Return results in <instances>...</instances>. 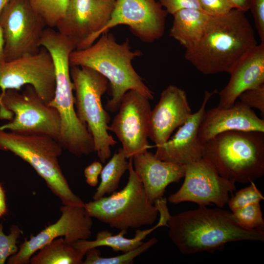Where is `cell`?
Returning <instances> with one entry per match:
<instances>
[{
    "label": "cell",
    "mask_w": 264,
    "mask_h": 264,
    "mask_svg": "<svg viewBox=\"0 0 264 264\" xmlns=\"http://www.w3.org/2000/svg\"><path fill=\"white\" fill-rule=\"evenodd\" d=\"M169 237L183 255H193L219 248L233 242L264 241L262 228L240 226L231 211L200 206L170 216Z\"/></svg>",
    "instance_id": "6da1fadb"
},
{
    "label": "cell",
    "mask_w": 264,
    "mask_h": 264,
    "mask_svg": "<svg viewBox=\"0 0 264 264\" xmlns=\"http://www.w3.org/2000/svg\"><path fill=\"white\" fill-rule=\"evenodd\" d=\"M256 44L245 12L234 8L226 14L211 17L198 43L186 49L185 58L204 74L229 73L237 61Z\"/></svg>",
    "instance_id": "7a4b0ae2"
},
{
    "label": "cell",
    "mask_w": 264,
    "mask_h": 264,
    "mask_svg": "<svg viewBox=\"0 0 264 264\" xmlns=\"http://www.w3.org/2000/svg\"><path fill=\"white\" fill-rule=\"evenodd\" d=\"M100 36L90 46L72 51L69 63L70 66L92 68L110 82L111 98L107 101L106 110L111 112L117 111L123 96L130 90L137 91L148 99H153L154 92L145 85L132 65V61L140 56L142 52L138 50L132 51L128 39L119 44L108 31Z\"/></svg>",
    "instance_id": "3957f363"
},
{
    "label": "cell",
    "mask_w": 264,
    "mask_h": 264,
    "mask_svg": "<svg viewBox=\"0 0 264 264\" xmlns=\"http://www.w3.org/2000/svg\"><path fill=\"white\" fill-rule=\"evenodd\" d=\"M202 158L221 176L241 183L264 175V132L229 131L202 144Z\"/></svg>",
    "instance_id": "277c9868"
},
{
    "label": "cell",
    "mask_w": 264,
    "mask_h": 264,
    "mask_svg": "<svg viewBox=\"0 0 264 264\" xmlns=\"http://www.w3.org/2000/svg\"><path fill=\"white\" fill-rule=\"evenodd\" d=\"M0 150L10 151L30 164L63 205L84 206L60 166L58 158L63 148L56 139L45 134L0 130Z\"/></svg>",
    "instance_id": "5b68a950"
},
{
    "label": "cell",
    "mask_w": 264,
    "mask_h": 264,
    "mask_svg": "<svg viewBox=\"0 0 264 264\" xmlns=\"http://www.w3.org/2000/svg\"><path fill=\"white\" fill-rule=\"evenodd\" d=\"M128 180L118 192L108 197L84 203L86 214L111 227L127 231L151 225L157 219L158 210L148 199L143 186L129 158Z\"/></svg>",
    "instance_id": "8992f818"
},
{
    "label": "cell",
    "mask_w": 264,
    "mask_h": 264,
    "mask_svg": "<svg viewBox=\"0 0 264 264\" xmlns=\"http://www.w3.org/2000/svg\"><path fill=\"white\" fill-rule=\"evenodd\" d=\"M70 74L75 91L74 105L80 121L92 135L94 152L101 163L111 155V147L116 141L108 133L110 116L102 104V96L108 87L107 79L86 66H70Z\"/></svg>",
    "instance_id": "52a82bcc"
},
{
    "label": "cell",
    "mask_w": 264,
    "mask_h": 264,
    "mask_svg": "<svg viewBox=\"0 0 264 264\" xmlns=\"http://www.w3.org/2000/svg\"><path fill=\"white\" fill-rule=\"evenodd\" d=\"M0 99L3 107L13 114L9 122L0 126V130L45 134L57 140L61 127L58 112L40 96L33 86L26 85L22 93L7 89L1 92Z\"/></svg>",
    "instance_id": "ba28073f"
},
{
    "label": "cell",
    "mask_w": 264,
    "mask_h": 264,
    "mask_svg": "<svg viewBox=\"0 0 264 264\" xmlns=\"http://www.w3.org/2000/svg\"><path fill=\"white\" fill-rule=\"evenodd\" d=\"M45 26L29 0H10L0 13L4 60L10 61L38 53Z\"/></svg>",
    "instance_id": "9c48e42d"
},
{
    "label": "cell",
    "mask_w": 264,
    "mask_h": 264,
    "mask_svg": "<svg viewBox=\"0 0 264 264\" xmlns=\"http://www.w3.org/2000/svg\"><path fill=\"white\" fill-rule=\"evenodd\" d=\"M27 85L33 86L47 104L53 99L54 66L50 53L44 47L41 46L34 54L24 55L10 61H0L1 92L9 89L20 90Z\"/></svg>",
    "instance_id": "30bf717a"
},
{
    "label": "cell",
    "mask_w": 264,
    "mask_h": 264,
    "mask_svg": "<svg viewBox=\"0 0 264 264\" xmlns=\"http://www.w3.org/2000/svg\"><path fill=\"white\" fill-rule=\"evenodd\" d=\"M184 177L179 190L169 197L170 203L190 201L200 206L215 204L222 208L227 204L229 194L236 189L235 181L221 176L203 158L185 165Z\"/></svg>",
    "instance_id": "8fae6325"
},
{
    "label": "cell",
    "mask_w": 264,
    "mask_h": 264,
    "mask_svg": "<svg viewBox=\"0 0 264 264\" xmlns=\"http://www.w3.org/2000/svg\"><path fill=\"white\" fill-rule=\"evenodd\" d=\"M118 112L108 131H111L122 145L127 159L147 150L151 108L149 99L134 90L128 91L123 96Z\"/></svg>",
    "instance_id": "7c38bea8"
},
{
    "label": "cell",
    "mask_w": 264,
    "mask_h": 264,
    "mask_svg": "<svg viewBox=\"0 0 264 264\" xmlns=\"http://www.w3.org/2000/svg\"><path fill=\"white\" fill-rule=\"evenodd\" d=\"M115 0H69L57 31L68 38L76 50L85 49L98 38L110 20Z\"/></svg>",
    "instance_id": "4fadbf2b"
},
{
    "label": "cell",
    "mask_w": 264,
    "mask_h": 264,
    "mask_svg": "<svg viewBox=\"0 0 264 264\" xmlns=\"http://www.w3.org/2000/svg\"><path fill=\"white\" fill-rule=\"evenodd\" d=\"M61 216L53 224L48 225L36 236L25 240L16 253L7 260L8 264H27L31 257L51 241L64 237L67 242L74 243L88 240L91 236L92 220L86 213L84 206L64 205L60 207Z\"/></svg>",
    "instance_id": "5bb4252c"
},
{
    "label": "cell",
    "mask_w": 264,
    "mask_h": 264,
    "mask_svg": "<svg viewBox=\"0 0 264 264\" xmlns=\"http://www.w3.org/2000/svg\"><path fill=\"white\" fill-rule=\"evenodd\" d=\"M167 14L155 0H115L110 18L98 38L110 28L124 24L142 42H154L164 34Z\"/></svg>",
    "instance_id": "9a60e30c"
},
{
    "label": "cell",
    "mask_w": 264,
    "mask_h": 264,
    "mask_svg": "<svg viewBox=\"0 0 264 264\" xmlns=\"http://www.w3.org/2000/svg\"><path fill=\"white\" fill-rule=\"evenodd\" d=\"M192 113L186 92L176 86H169L162 91L159 102L151 110L149 138L155 146L165 143Z\"/></svg>",
    "instance_id": "2e32d148"
},
{
    "label": "cell",
    "mask_w": 264,
    "mask_h": 264,
    "mask_svg": "<svg viewBox=\"0 0 264 264\" xmlns=\"http://www.w3.org/2000/svg\"><path fill=\"white\" fill-rule=\"evenodd\" d=\"M217 92L206 91L198 110L180 127L176 133L165 143L155 146V156L158 159L186 165L202 158V144L198 138V132L205 107L210 98Z\"/></svg>",
    "instance_id": "e0dca14e"
},
{
    "label": "cell",
    "mask_w": 264,
    "mask_h": 264,
    "mask_svg": "<svg viewBox=\"0 0 264 264\" xmlns=\"http://www.w3.org/2000/svg\"><path fill=\"white\" fill-rule=\"evenodd\" d=\"M229 74L227 84L219 93V108L232 107L243 92L264 84V43L248 49Z\"/></svg>",
    "instance_id": "ac0fdd59"
},
{
    "label": "cell",
    "mask_w": 264,
    "mask_h": 264,
    "mask_svg": "<svg viewBox=\"0 0 264 264\" xmlns=\"http://www.w3.org/2000/svg\"><path fill=\"white\" fill-rule=\"evenodd\" d=\"M264 132V120L240 101L228 108L216 107L205 111L199 126L198 138L203 144L217 134L229 131Z\"/></svg>",
    "instance_id": "d6986e66"
},
{
    "label": "cell",
    "mask_w": 264,
    "mask_h": 264,
    "mask_svg": "<svg viewBox=\"0 0 264 264\" xmlns=\"http://www.w3.org/2000/svg\"><path fill=\"white\" fill-rule=\"evenodd\" d=\"M132 159L133 169L152 204L163 197L170 184L178 182L185 175V165L160 160L148 150Z\"/></svg>",
    "instance_id": "ffe728a7"
},
{
    "label": "cell",
    "mask_w": 264,
    "mask_h": 264,
    "mask_svg": "<svg viewBox=\"0 0 264 264\" xmlns=\"http://www.w3.org/2000/svg\"><path fill=\"white\" fill-rule=\"evenodd\" d=\"M158 212L160 218L157 223L147 229L136 230L132 238L124 237L127 231L120 230L118 234L114 235L109 231L102 230L97 233L94 240H79L73 244L85 254L89 249L99 246L110 247L115 252L125 253L130 251L140 245L143 242V240L155 229L159 227L167 226V222L171 216L168 208L165 206L161 207Z\"/></svg>",
    "instance_id": "44dd1931"
},
{
    "label": "cell",
    "mask_w": 264,
    "mask_h": 264,
    "mask_svg": "<svg viewBox=\"0 0 264 264\" xmlns=\"http://www.w3.org/2000/svg\"><path fill=\"white\" fill-rule=\"evenodd\" d=\"M170 36L186 49L197 44L204 35L212 16L202 10L187 8L174 14Z\"/></svg>",
    "instance_id": "7402d4cb"
},
{
    "label": "cell",
    "mask_w": 264,
    "mask_h": 264,
    "mask_svg": "<svg viewBox=\"0 0 264 264\" xmlns=\"http://www.w3.org/2000/svg\"><path fill=\"white\" fill-rule=\"evenodd\" d=\"M85 253L62 237L45 244L31 258V264H82Z\"/></svg>",
    "instance_id": "603a6c76"
},
{
    "label": "cell",
    "mask_w": 264,
    "mask_h": 264,
    "mask_svg": "<svg viewBox=\"0 0 264 264\" xmlns=\"http://www.w3.org/2000/svg\"><path fill=\"white\" fill-rule=\"evenodd\" d=\"M127 159L120 148L102 168L101 182L93 196V200L98 199L106 194H111L117 190L122 176L128 169L129 161Z\"/></svg>",
    "instance_id": "cb8c5ba5"
},
{
    "label": "cell",
    "mask_w": 264,
    "mask_h": 264,
    "mask_svg": "<svg viewBox=\"0 0 264 264\" xmlns=\"http://www.w3.org/2000/svg\"><path fill=\"white\" fill-rule=\"evenodd\" d=\"M157 242L155 238H152L143 242L136 248L123 254L111 257H103L97 248L87 251L83 264H130L138 256L147 251Z\"/></svg>",
    "instance_id": "d4e9b609"
},
{
    "label": "cell",
    "mask_w": 264,
    "mask_h": 264,
    "mask_svg": "<svg viewBox=\"0 0 264 264\" xmlns=\"http://www.w3.org/2000/svg\"><path fill=\"white\" fill-rule=\"evenodd\" d=\"M69 0H29L36 12L49 28L56 27L64 16Z\"/></svg>",
    "instance_id": "484cf974"
},
{
    "label": "cell",
    "mask_w": 264,
    "mask_h": 264,
    "mask_svg": "<svg viewBox=\"0 0 264 264\" xmlns=\"http://www.w3.org/2000/svg\"><path fill=\"white\" fill-rule=\"evenodd\" d=\"M232 213L238 224L244 228H263L264 220L260 203L247 205L232 212Z\"/></svg>",
    "instance_id": "4316f807"
},
{
    "label": "cell",
    "mask_w": 264,
    "mask_h": 264,
    "mask_svg": "<svg viewBox=\"0 0 264 264\" xmlns=\"http://www.w3.org/2000/svg\"><path fill=\"white\" fill-rule=\"evenodd\" d=\"M250 183L249 186L236 192L229 199L227 203L232 212L247 205L260 203L264 199V196L254 182Z\"/></svg>",
    "instance_id": "83f0119b"
},
{
    "label": "cell",
    "mask_w": 264,
    "mask_h": 264,
    "mask_svg": "<svg viewBox=\"0 0 264 264\" xmlns=\"http://www.w3.org/2000/svg\"><path fill=\"white\" fill-rule=\"evenodd\" d=\"M2 223L0 222V264H4L6 260L18 251L17 240L21 234L19 227L13 225L9 234L3 232Z\"/></svg>",
    "instance_id": "f1b7e54d"
},
{
    "label": "cell",
    "mask_w": 264,
    "mask_h": 264,
    "mask_svg": "<svg viewBox=\"0 0 264 264\" xmlns=\"http://www.w3.org/2000/svg\"><path fill=\"white\" fill-rule=\"evenodd\" d=\"M240 101L250 108L259 110L264 116V84L256 88L248 89L241 93L238 98Z\"/></svg>",
    "instance_id": "f546056e"
},
{
    "label": "cell",
    "mask_w": 264,
    "mask_h": 264,
    "mask_svg": "<svg viewBox=\"0 0 264 264\" xmlns=\"http://www.w3.org/2000/svg\"><path fill=\"white\" fill-rule=\"evenodd\" d=\"M201 9L211 16L226 14L234 9L227 0H198Z\"/></svg>",
    "instance_id": "4dcf8cb0"
},
{
    "label": "cell",
    "mask_w": 264,
    "mask_h": 264,
    "mask_svg": "<svg viewBox=\"0 0 264 264\" xmlns=\"http://www.w3.org/2000/svg\"><path fill=\"white\" fill-rule=\"evenodd\" d=\"M249 10L261 43H264V0H250Z\"/></svg>",
    "instance_id": "1f68e13d"
},
{
    "label": "cell",
    "mask_w": 264,
    "mask_h": 264,
    "mask_svg": "<svg viewBox=\"0 0 264 264\" xmlns=\"http://www.w3.org/2000/svg\"><path fill=\"white\" fill-rule=\"evenodd\" d=\"M161 5L165 8L167 13L171 15L184 9H201L198 0H158Z\"/></svg>",
    "instance_id": "d6a6232c"
},
{
    "label": "cell",
    "mask_w": 264,
    "mask_h": 264,
    "mask_svg": "<svg viewBox=\"0 0 264 264\" xmlns=\"http://www.w3.org/2000/svg\"><path fill=\"white\" fill-rule=\"evenodd\" d=\"M103 167L101 162L94 161L88 166L84 170L86 182L90 186L95 187L98 183V176Z\"/></svg>",
    "instance_id": "836d02e7"
},
{
    "label": "cell",
    "mask_w": 264,
    "mask_h": 264,
    "mask_svg": "<svg viewBox=\"0 0 264 264\" xmlns=\"http://www.w3.org/2000/svg\"><path fill=\"white\" fill-rule=\"evenodd\" d=\"M234 8L245 12L250 9V0H227Z\"/></svg>",
    "instance_id": "e575fe53"
},
{
    "label": "cell",
    "mask_w": 264,
    "mask_h": 264,
    "mask_svg": "<svg viewBox=\"0 0 264 264\" xmlns=\"http://www.w3.org/2000/svg\"><path fill=\"white\" fill-rule=\"evenodd\" d=\"M7 211L5 191L0 183V218L5 215Z\"/></svg>",
    "instance_id": "d590c367"
},
{
    "label": "cell",
    "mask_w": 264,
    "mask_h": 264,
    "mask_svg": "<svg viewBox=\"0 0 264 264\" xmlns=\"http://www.w3.org/2000/svg\"><path fill=\"white\" fill-rule=\"evenodd\" d=\"M1 92H0V119L11 120L13 118V114L7 110L1 102Z\"/></svg>",
    "instance_id": "8d00e7d4"
},
{
    "label": "cell",
    "mask_w": 264,
    "mask_h": 264,
    "mask_svg": "<svg viewBox=\"0 0 264 264\" xmlns=\"http://www.w3.org/2000/svg\"><path fill=\"white\" fill-rule=\"evenodd\" d=\"M4 40L2 30L0 27V61L4 59Z\"/></svg>",
    "instance_id": "74e56055"
},
{
    "label": "cell",
    "mask_w": 264,
    "mask_h": 264,
    "mask_svg": "<svg viewBox=\"0 0 264 264\" xmlns=\"http://www.w3.org/2000/svg\"><path fill=\"white\" fill-rule=\"evenodd\" d=\"M10 0H0V13L5 6V5L9 2Z\"/></svg>",
    "instance_id": "f35d334b"
}]
</instances>
